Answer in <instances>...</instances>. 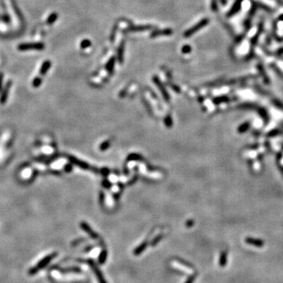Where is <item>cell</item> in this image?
<instances>
[{
	"instance_id": "1",
	"label": "cell",
	"mask_w": 283,
	"mask_h": 283,
	"mask_svg": "<svg viewBox=\"0 0 283 283\" xmlns=\"http://www.w3.org/2000/svg\"><path fill=\"white\" fill-rule=\"evenodd\" d=\"M209 19H207V18H205V19H203V20H201L200 22L197 23L196 25H194L193 27L190 28V29H188L187 31H186L184 33V36L185 37H189V36H192L193 33H195L196 32H197L198 30H200L201 29H202V28L205 27V25H207V24L209 23Z\"/></svg>"
},
{
	"instance_id": "2",
	"label": "cell",
	"mask_w": 283,
	"mask_h": 283,
	"mask_svg": "<svg viewBox=\"0 0 283 283\" xmlns=\"http://www.w3.org/2000/svg\"><path fill=\"white\" fill-rule=\"evenodd\" d=\"M18 50L20 51H29V50H42L45 48L44 44L42 42H34V43H22L18 46Z\"/></svg>"
},
{
	"instance_id": "3",
	"label": "cell",
	"mask_w": 283,
	"mask_h": 283,
	"mask_svg": "<svg viewBox=\"0 0 283 283\" xmlns=\"http://www.w3.org/2000/svg\"><path fill=\"white\" fill-rule=\"evenodd\" d=\"M88 263L90 265L91 268L92 269V271H94V273L95 274L97 277V279L99 281V283H107V281H105V278H104L103 275L101 272V271L99 270V268H98V266L96 265V263L94 262V260L92 259H89L88 260Z\"/></svg>"
},
{
	"instance_id": "4",
	"label": "cell",
	"mask_w": 283,
	"mask_h": 283,
	"mask_svg": "<svg viewBox=\"0 0 283 283\" xmlns=\"http://www.w3.org/2000/svg\"><path fill=\"white\" fill-rule=\"evenodd\" d=\"M56 255H57L56 253H53V254L49 255L48 256L45 257L44 259H42V260H41L40 262H39V264L37 265V267H36V268H34V269H33V271H32V273L33 274L34 272H36V270L39 269V268H44V267H46V265H47L48 263H49L50 262H51V261L52 260V259H54V258L55 257V256H56Z\"/></svg>"
},
{
	"instance_id": "5",
	"label": "cell",
	"mask_w": 283,
	"mask_h": 283,
	"mask_svg": "<svg viewBox=\"0 0 283 283\" xmlns=\"http://www.w3.org/2000/svg\"><path fill=\"white\" fill-rule=\"evenodd\" d=\"M172 30L170 29H163V30H157L151 33L150 36L152 38H154L156 36H170V35L172 34Z\"/></svg>"
},
{
	"instance_id": "6",
	"label": "cell",
	"mask_w": 283,
	"mask_h": 283,
	"mask_svg": "<svg viewBox=\"0 0 283 283\" xmlns=\"http://www.w3.org/2000/svg\"><path fill=\"white\" fill-rule=\"evenodd\" d=\"M150 25H140V26H132L127 29V31L129 32H142L144 30H148L151 29Z\"/></svg>"
},
{
	"instance_id": "7",
	"label": "cell",
	"mask_w": 283,
	"mask_h": 283,
	"mask_svg": "<svg viewBox=\"0 0 283 283\" xmlns=\"http://www.w3.org/2000/svg\"><path fill=\"white\" fill-rule=\"evenodd\" d=\"M124 42L123 41L121 43L120 46L118 48V53H117V56H118V60L121 63L123 62V58H124Z\"/></svg>"
},
{
	"instance_id": "8",
	"label": "cell",
	"mask_w": 283,
	"mask_h": 283,
	"mask_svg": "<svg viewBox=\"0 0 283 283\" xmlns=\"http://www.w3.org/2000/svg\"><path fill=\"white\" fill-rule=\"evenodd\" d=\"M146 247H147V242H146H146L142 243L140 245H139L135 249L134 254L135 255V256H139V255L142 254L143 252L146 249Z\"/></svg>"
},
{
	"instance_id": "9",
	"label": "cell",
	"mask_w": 283,
	"mask_h": 283,
	"mask_svg": "<svg viewBox=\"0 0 283 283\" xmlns=\"http://www.w3.org/2000/svg\"><path fill=\"white\" fill-rule=\"evenodd\" d=\"M51 66V62L49 61H46L45 62H43L42 67L40 69V74L44 75L46 74V72L48 71V69H50V67Z\"/></svg>"
},
{
	"instance_id": "10",
	"label": "cell",
	"mask_w": 283,
	"mask_h": 283,
	"mask_svg": "<svg viewBox=\"0 0 283 283\" xmlns=\"http://www.w3.org/2000/svg\"><path fill=\"white\" fill-rule=\"evenodd\" d=\"M81 227L83 228V230H84L85 231H86V233H87V234H90V235L92 237H94V238H95V237H97V234H95V233L94 232V231H91V229L90 227H89L88 225H86V223H82L81 224Z\"/></svg>"
},
{
	"instance_id": "11",
	"label": "cell",
	"mask_w": 283,
	"mask_h": 283,
	"mask_svg": "<svg viewBox=\"0 0 283 283\" xmlns=\"http://www.w3.org/2000/svg\"><path fill=\"white\" fill-rule=\"evenodd\" d=\"M107 258V252L105 250H103L102 252H101L100 255L99 256V263L100 264H103L105 262Z\"/></svg>"
},
{
	"instance_id": "12",
	"label": "cell",
	"mask_w": 283,
	"mask_h": 283,
	"mask_svg": "<svg viewBox=\"0 0 283 283\" xmlns=\"http://www.w3.org/2000/svg\"><path fill=\"white\" fill-rule=\"evenodd\" d=\"M115 58L113 57V58H111L110 59H109V61H108V63H107L106 64V69L108 71H112L114 67V64H115Z\"/></svg>"
},
{
	"instance_id": "13",
	"label": "cell",
	"mask_w": 283,
	"mask_h": 283,
	"mask_svg": "<svg viewBox=\"0 0 283 283\" xmlns=\"http://www.w3.org/2000/svg\"><path fill=\"white\" fill-rule=\"evenodd\" d=\"M57 19H58V14H56V13H53V14H51V15L49 16V17L47 18L46 23L49 24H53Z\"/></svg>"
},
{
	"instance_id": "14",
	"label": "cell",
	"mask_w": 283,
	"mask_h": 283,
	"mask_svg": "<svg viewBox=\"0 0 283 283\" xmlns=\"http://www.w3.org/2000/svg\"><path fill=\"white\" fill-rule=\"evenodd\" d=\"M9 85L7 86V87H6L5 89H4L3 92H2V96H1V99H0L1 103H2V104L6 102V100H7V95H8V91H9Z\"/></svg>"
},
{
	"instance_id": "15",
	"label": "cell",
	"mask_w": 283,
	"mask_h": 283,
	"mask_svg": "<svg viewBox=\"0 0 283 283\" xmlns=\"http://www.w3.org/2000/svg\"><path fill=\"white\" fill-rule=\"evenodd\" d=\"M91 42L90 40H88V39H83L81 42V43H80V46L83 49H85V48L89 47L91 46Z\"/></svg>"
},
{
	"instance_id": "16",
	"label": "cell",
	"mask_w": 283,
	"mask_h": 283,
	"mask_svg": "<svg viewBox=\"0 0 283 283\" xmlns=\"http://www.w3.org/2000/svg\"><path fill=\"white\" fill-rule=\"evenodd\" d=\"M41 83H42V80H41V78H39V77H36V78L34 79L33 82H32V85H33V86H35V87H38V86H40Z\"/></svg>"
},
{
	"instance_id": "17",
	"label": "cell",
	"mask_w": 283,
	"mask_h": 283,
	"mask_svg": "<svg viewBox=\"0 0 283 283\" xmlns=\"http://www.w3.org/2000/svg\"><path fill=\"white\" fill-rule=\"evenodd\" d=\"M190 51H191V47H190L189 45H185V46H183V48H182V52L184 53V54L190 53Z\"/></svg>"
},
{
	"instance_id": "18",
	"label": "cell",
	"mask_w": 283,
	"mask_h": 283,
	"mask_svg": "<svg viewBox=\"0 0 283 283\" xmlns=\"http://www.w3.org/2000/svg\"><path fill=\"white\" fill-rule=\"evenodd\" d=\"M160 237H157V238H155V240L153 241V243H152V244H153V245H156L158 241H159Z\"/></svg>"
},
{
	"instance_id": "19",
	"label": "cell",
	"mask_w": 283,
	"mask_h": 283,
	"mask_svg": "<svg viewBox=\"0 0 283 283\" xmlns=\"http://www.w3.org/2000/svg\"><path fill=\"white\" fill-rule=\"evenodd\" d=\"M2 75H0V89H1V86H2Z\"/></svg>"
},
{
	"instance_id": "20",
	"label": "cell",
	"mask_w": 283,
	"mask_h": 283,
	"mask_svg": "<svg viewBox=\"0 0 283 283\" xmlns=\"http://www.w3.org/2000/svg\"><path fill=\"white\" fill-rule=\"evenodd\" d=\"M193 278H190L187 281H186V283H192L193 282Z\"/></svg>"
},
{
	"instance_id": "21",
	"label": "cell",
	"mask_w": 283,
	"mask_h": 283,
	"mask_svg": "<svg viewBox=\"0 0 283 283\" xmlns=\"http://www.w3.org/2000/svg\"><path fill=\"white\" fill-rule=\"evenodd\" d=\"M223 1V2H225V1H224V0H222Z\"/></svg>"
}]
</instances>
